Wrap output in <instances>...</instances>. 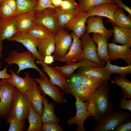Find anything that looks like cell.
Here are the masks:
<instances>
[{"mask_svg": "<svg viewBox=\"0 0 131 131\" xmlns=\"http://www.w3.org/2000/svg\"><path fill=\"white\" fill-rule=\"evenodd\" d=\"M110 91L107 82L102 81L87 101H89L87 110L97 121L113 112V106L109 99Z\"/></svg>", "mask_w": 131, "mask_h": 131, "instance_id": "6da1fadb", "label": "cell"}, {"mask_svg": "<svg viewBox=\"0 0 131 131\" xmlns=\"http://www.w3.org/2000/svg\"><path fill=\"white\" fill-rule=\"evenodd\" d=\"M35 59L31 53L28 50L22 52H19L16 50H13L10 52L5 60L8 65L16 64L18 66V69L15 73L18 75L22 70L30 68L37 70L40 75L42 76L45 75L46 74L36 64Z\"/></svg>", "mask_w": 131, "mask_h": 131, "instance_id": "7a4b0ae2", "label": "cell"}, {"mask_svg": "<svg viewBox=\"0 0 131 131\" xmlns=\"http://www.w3.org/2000/svg\"><path fill=\"white\" fill-rule=\"evenodd\" d=\"M32 104L26 95L16 88L13 90L11 107L8 116L14 117L20 121L26 120Z\"/></svg>", "mask_w": 131, "mask_h": 131, "instance_id": "3957f363", "label": "cell"}, {"mask_svg": "<svg viewBox=\"0 0 131 131\" xmlns=\"http://www.w3.org/2000/svg\"><path fill=\"white\" fill-rule=\"evenodd\" d=\"M131 116L129 112L118 110L108 114L100 120L93 131H112L119 125L127 121Z\"/></svg>", "mask_w": 131, "mask_h": 131, "instance_id": "277c9868", "label": "cell"}, {"mask_svg": "<svg viewBox=\"0 0 131 131\" xmlns=\"http://www.w3.org/2000/svg\"><path fill=\"white\" fill-rule=\"evenodd\" d=\"M33 80L39 83L38 88L43 95H48L55 103L62 104L66 102L61 89L51 83L46 74L42 76L40 75L38 78Z\"/></svg>", "mask_w": 131, "mask_h": 131, "instance_id": "5b68a950", "label": "cell"}, {"mask_svg": "<svg viewBox=\"0 0 131 131\" xmlns=\"http://www.w3.org/2000/svg\"><path fill=\"white\" fill-rule=\"evenodd\" d=\"M34 17L35 24L45 26L54 35L62 28L59 25L55 8H48L40 12H35Z\"/></svg>", "mask_w": 131, "mask_h": 131, "instance_id": "8992f818", "label": "cell"}, {"mask_svg": "<svg viewBox=\"0 0 131 131\" xmlns=\"http://www.w3.org/2000/svg\"><path fill=\"white\" fill-rule=\"evenodd\" d=\"M55 49L52 54L54 60L59 61L64 57L69 50L73 39L71 34L61 28L56 34L54 35Z\"/></svg>", "mask_w": 131, "mask_h": 131, "instance_id": "52a82bcc", "label": "cell"}, {"mask_svg": "<svg viewBox=\"0 0 131 131\" xmlns=\"http://www.w3.org/2000/svg\"><path fill=\"white\" fill-rule=\"evenodd\" d=\"M73 96L76 99L75 103L76 108V113L75 116L70 118L66 121L68 125L73 124H76L77 125V131H85L86 130L84 126V121L89 117H93V115L87 110L89 101L85 102L80 100L75 95Z\"/></svg>", "mask_w": 131, "mask_h": 131, "instance_id": "ba28073f", "label": "cell"}, {"mask_svg": "<svg viewBox=\"0 0 131 131\" xmlns=\"http://www.w3.org/2000/svg\"><path fill=\"white\" fill-rule=\"evenodd\" d=\"M7 40L21 43L31 53L36 59L44 62V58L40 55L37 49L40 40L33 38L25 32H17Z\"/></svg>", "mask_w": 131, "mask_h": 131, "instance_id": "9c48e42d", "label": "cell"}, {"mask_svg": "<svg viewBox=\"0 0 131 131\" xmlns=\"http://www.w3.org/2000/svg\"><path fill=\"white\" fill-rule=\"evenodd\" d=\"M81 38L83 49L82 58L87 59L95 63L98 66L104 67L105 66L104 62L100 60L97 55V45L89 34L85 33Z\"/></svg>", "mask_w": 131, "mask_h": 131, "instance_id": "30bf717a", "label": "cell"}, {"mask_svg": "<svg viewBox=\"0 0 131 131\" xmlns=\"http://www.w3.org/2000/svg\"><path fill=\"white\" fill-rule=\"evenodd\" d=\"M15 87L5 81L0 88V118L8 116L12 102L13 91Z\"/></svg>", "mask_w": 131, "mask_h": 131, "instance_id": "8fae6325", "label": "cell"}, {"mask_svg": "<svg viewBox=\"0 0 131 131\" xmlns=\"http://www.w3.org/2000/svg\"><path fill=\"white\" fill-rule=\"evenodd\" d=\"M131 47L128 44L120 45L114 43H108L107 51L110 60L121 58L124 60L128 65H131Z\"/></svg>", "mask_w": 131, "mask_h": 131, "instance_id": "7c38bea8", "label": "cell"}, {"mask_svg": "<svg viewBox=\"0 0 131 131\" xmlns=\"http://www.w3.org/2000/svg\"><path fill=\"white\" fill-rule=\"evenodd\" d=\"M103 17L98 16L89 17L86 22V33H99L108 40L113 35V30L108 29L105 27L103 23Z\"/></svg>", "mask_w": 131, "mask_h": 131, "instance_id": "4fadbf2b", "label": "cell"}, {"mask_svg": "<svg viewBox=\"0 0 131 131\" xmlns=\"http://www.w3.org/2000/svg\"><path fill=\"white\" fill-rule=\"evenodd\" d=\"M36 63L42 66L43 70L49 76L50 82L52 84L58 86L64 94L67 93L66 80L55 68L49 66L44 62L37 60Z\"/></svg>", "mask_w": 131, "mask_h": 131, "instance_id": "5bb4252c", "label": "cell"}, {"mask_svg": "<svg viewBox=\"0 0 131 131\" xmlns=\"http://www.w3.org/2000/svg\"><path fill=\"white\" fill-rule=\"evenodd\" d=\"M12 75L11 78L5 79L6 82L13 85L22 93L25 95L27 91L32 90L33 86V79L28 72H25V77L22 78L18 76L12 69L9 70Z\"/></svg>", "mask_w": 131, "mask_h": 131, "instance_id": "9a60e30c", "label": "cell"}, {"mask_svg": "<svg viewBox=\"0 0 131 131\" xmlns=\"http://www.w3.org/2000/svg\"><path fill=\"white\" fill-rule=\"evenodd\" d=\"M71 34L73 40L69 51L59 60L60 62L65 63L66 64L80 60L83 53L81 40L73 32Z\"/></svg>", "mask_w": 131, "mask_h": 131, "instance_id": "2e32d148", "label": "cell"}, {"mask_svg": "<svg viewBox=\"0 0 131 131\" xmlns=\"http://www.w3.org/2000/svg\"><path fill=\"white\" fill-rule=\"evenodd\" d=\"M118 8L115 3H106L93 7L86 12L89 17L94 16L105 17L113 20L114 14Z\"/></svg>", "mask_w": 131, "mask_h": 131, "instance_id": "e0dca14e", "label": "cell"}, {"mask_svg": "<svg viewBox=\"0 0 131 131\" xmlns=\"http://www.w3.org/2000/svg\"><path fill=\"white\" fill-rule=\"evenodd\" d=\"M88 18L86 12H81L67 23L64 28H66L72 30V32L80 38L86 32L85 24Z\"/></svg>", "mask_w": 131, "mask_h": 131, "instance_id": "ac0fdd59", "label": "cell"}, {"mask_svg": "<svg viewBox=\"0 0 131 131\" xmlns=\"http://www.w3.org/2000/svg\"><path fill=\"white\" fill-rule=\"evenodd\" d=\"M77 73L81 75L102 81L107 82L110 77V74L106 72L104 67L98 66H82L77 69Z\"/></svg>", "mask_w": 131, "mask_h": 131, "instance_id": "d6986e66", "label": "cell"}, {"mask_svg": "<svg viewBox=\"0 0 131 131\" xmlns=\"http://www.w3.org/2000/svg\"><path fill=\"white\" fill-rule=\"evenodd\" d=\"M35 10L15 15V23L17 32H25L35 23Z\"/></svg>", "mask_w": 131, "mask_h": 131, "instance_id": "ffe728a7", "label": "cell"}, {"mask_svg": "<svg viewBox=\"0 0 131 131\" xmlns=\"http://www.w3.org/2000/svg\"><path fill=\"white\" fill-rule=\"evenodd\" d=\"M84 66H98L91 61L82 58L79 62L71 63L61 66H56L55 67L67 79L73 73L75 70Z\"/></svg>", "mask_w": 131, "mask_h": 131, "instance_id": "44dd1931", "label": "cell"}, {"mask_svg": "<svg viewBox=\"0 0 131 131\" xmlns=\"http://www.w3.org/2000/svg\"><path fill=\"white\" fill-rule=\"evenodd\" d=\"M15 15L0 19V40L3 41L10 38L16 32Z\"/></svg>", "mask_w": 131, "mask_h": 131, "instance_id": "7402d4cb", "label": "cell"}, {"mask_svg": "<svg viewBox=\"0 0 131 131\" xmlns=\"http://www.w3.org/2000/svg\"><path fill=\"white\" fill-rule=\"evenodd\" d=\"M33 83V89L26 92L25 95L35 110L41 116L43 110V96L38 89L37 82L34 80Z\"/></svg>", "mask_w": 131, "mask_h": 131, "instance_id": "603a6c76", "label": "cell"}, {"mask_svg": "<svg viewBox=\"0 0 131 131\" xmlns=\"http://www.w3.org/2000/svg\"><path fill=\"white\" fill-rule=\"evenodd\" d=\"M91 38L97 45V53L98 58L103 62L109 60L107 51L108 40L98 33H93Z\"/></svg>", "mask_w": 131, "mask_h": 131, "instance_id": "cb8c5ba5", "label": "cell"}, {"mask_svg": "<svg viewBox=\"0 0 131 131\" xmlns=\"http://www.w3.org/2000/svg\"><path fill=\"white\" fill-rule=\"evenodd\" d=\"M114 37L112 41L122 45L131 46V29L124 28L112 25Z\"/></svg>", "mask_w": 131, "mask_h": 131, "instance_id": "d4e9b609", "label": "cell"}, {"mask_svg": "<svg viewBox=\"0 0 131 131\" xmlns=\"http://www.w3.org/2000/svg\"><path fill=\"white\" fill-rule=\"evenodd\" d=\"M54 35L52 34L40 40L37 46L38 52L43 58L52 55L55 49Z\"/></svg>", "mask_w": 131, "mask_h": 131, "instance_id": "484cf974", "label": "cell"}, {"mask_svg": "<svg viewBox=\"0 0 131 131\" xmlns=\"http://www.w3.org/2000/svg\"><path fill=\"white\" fill-rule=\"evenodd\" d=\"M43 105L44 106L42 115L41 116L43 123H58L60 120L55 115L54 112V106L52 102L49 103L45 96L43 95Z\"/></svg>", "mask_w": 131, "mask_h": 131, "instance_id": "4316f807", "label": "cell"}, {"mask_svg": "<svg viewBox=\"0 0 131 131\" xmlns=\"http://www.w3.org/2000/svg\"><path fill=\"white\" fill-rule=\"evenodd\" d=\"M130 15L126 16L124 9L118 8L113 16V20H108L112 25L120 27L131 29V18Z\"/></svg>", "mask_w": 131, "mask_h": 131, "instance_id": "83f0119b", "label": "cell"}, {"mask_svg": "<svg viewBox=\"0 0 131 131\" xmlns=\"http://www.w3.org/2000/svg\"><path fill=\"white\" fill-rule=\"evenodd\" d=\"M56 9L59 25L62 28H64L67 23L81 13L77 8L73 10L67 11L59 7L56 8Z\"/></svg>", "mask_w": 131, "mask_h": 131, "instance_id": "f1b7e54d", "label": "cell"}, {"mask_svg": "<svg viewBox=\"0 0 131 131\" xmlns=\"http://www.w3.org/2000/svg\"><path fill=\"white\" fill-rule=\"evenodd\" d=\"M28 119L29 126L26 131H41L42 124L41 116L32 105L30 109Z\"/></svg>", "mask_w": 131, "mask_h": 131, "instance_id": "f546056e", "label": "cell"}, {"mask_svg": "<svg viewBox=\"0 0 131 131\" xmlns=\"http://www.w3.org/2000/svg\"><path fill=\"white\" fill-rule=\"evenodd\" d=\"M25 32L33 38L39 40L43 39L48 36L53 34L45 26L36 24Z\"/></svg>", "mask_w": 131, "mask_h": 131, "instance_id": "4dcf8cb0", "label": "cell"}, {"mask_svg": "<svg viewBox=\"0 0 131 131\" xmlns=\"http://www.w3.org/2000/svg\"><path fill=\"white\" fill-rule=\"evenodd\" d=\"M111 82L119 86L121 88L123 97L131 99V82L125 77L116 76Z\"/></svg>", "mask_w": 131, "mask_h": 131, "instance_id": "1f68e13d", "label": "cell"}, {"mask_svg": "<svg viewBox=\"0 0 131 131\" xmlns=\"http://www.w3.org/2000/svg\"><path fill=\"white\" fill-rule=\"evenodd\" d=\"M93 91L82 84L68 90L67 93L73 95H75L81 101H87L91 95Z\"/></svg>", "mask_w": 131, "mask_h": 131, "instance_id": "d6a6232c", "label": "cell"}, {"mask_svg": "<svg viewBox=\"0 0 131 131\" xmlns=\"http://www.w3.org/2000/svg\"><path fill=\"white\" fill-rule=\"evenodd\" d=\"M109 60L106 62V65L104 67V69L110 74H118L125 77L128 74H131V64L125 66H120L112 64Z\"/></svg>", "mask_w": 131, "mask_h": 131, "instance_id": "836d02e7", "label": "cell"}, {"mask_svg": "<svg viewBox=\"0 0 131 131\" xmlns=\"http://www.w3.org/2000/svg\"><path fill=\"white\" fill-rule=\"evenodd\" d=\"M77 9L80 12H86L91 7L106 3H115L114 0H78Z\"/></svg>", "mask_w": 131, "mask_h": 131, "instance_id": "e575fe53", "label": "cell"}, {"mask_svg": "<svg viewBox=\"0 0 131 131\" xmlns=\"http://www.w3.org/2000/svg\"><path fill=\"white\" fill-rule=\"evenodd\" d=\"M17 9L16 15L35 10L38 0L30 1L26 0H16Z\"/></svg>", "mask_w": 131, "mask_h": 131, "instance_id": "d590c367", "label": "cell"}, {"mask_svg": "<svg viewBox=\"0 0 131 131\" xmlns=\"http://www.w3.org/2000/svg\"><path fill=\"white\" fill-rule=\"evenodd\" d=\"M6 119L7 123L10 124L8 131H24L25 130V120L19 121L11 116H8Z\"/></svg>", "mask_w": 131, "mask_h": 131, "instance_id": "8d00e7d4", "label": "cell"}, {"mask_svg": "<svg viewBox=\"0 0 131 131\" xmlns=\"http://www.w3.org/2000/svg\"><path fill=\"white\" fill-rule=\"evenodd\" d=\"M81 84L94 91L102 81L100 80L81 75Z\"/></svg>", "mask_w": 131, "mask_h": 131, "instance_id": "74e56055", "label": "cell"}, {"mask_svg": "<svg viewBox=\"0 0 131 131\" xmlns=\"http://www.w3.org/2000/svg\"><path fill=\"white\" fill-rule=\"evenodd\" d=\"M82 76L77 73H74L66 80L67 91L68 90L81 84Z\"/></svg>", "mask_w": 131, "mask_h": 131, "instance_id": "f35d334b", "label": "cell"}, {"mask_svg": "<svg viewBox=\"0 0 131 131\" xmlns=\"http://www.w3.org/2000/svg\"><path fill=\"white\" fill-rule=\"evenodd\" d=\"M78 6L75 0H63L60 8L64 10L71 11L77 9Z\"/></svg>", "mask_w": 131, "mask_h": 131, "instance_id": "ab89813d", "label": "cell"}, {"mask_svg": "<svg viewBox=\"0 0 131 131\" xmlns=\"http://www.w3.org/2000/svg\"><path fill=\"white\" fill-rule=\"evenodd\" d=\"M63 128L58 123H43L41 131H63Z\"/></svg>", "mask_w": 131, "mask_h": 131, "instance_id": "60d3db41", "label": "cell"}, {"mask_svg": "<svg viewBox=\"0 0 131 131\" xmlns=\"http://www.w3.org/2000/svg\"><path fill=\"white\" fill-rule=\"evenodd\" d=\"M0 13L2 18L10 17L16 15V13L8 6L6 0L0 6Z\"/></svg>", "mask_w": 131, "mask_h": 131, "instance_id": "b9f144b4", "label": "cell"}, {"mask_svg": "<svg viewBox=\"0 0 131 131\" xmlns=\"http://www.w3.org/2000/svg\"><path fill=\"white\" fill-rule=\"evenodd\" d=\"M48 8L56 9L55 7L51 3L49 0H38V4L35 9V12H40Z\"/></svg>", "mask_w": 131, "mask_h": 131, "instance_id": "7bdbcfd3", "label": "cell"}, {"mask_svg": "<svg viewBox=\"0 0 131 131\" xmlns=\"http://www.w3.org/2000/svg\"><path fill=\"white\" fill-rule=\"evenodd\" d=\"M114 131H131V120L130 118L122 123L114 130Z\"/></svg>", "mask_w": 131, "mask_h": 131, "instance_id": "ee69618b", "label": "cell"}, {"mask_svg": "<svg viewBox=\"0 0 131 131\" xmlns=\"http://www.w3.org/2000/svg\"><path fill=\"white\" fill-rule=\"evenodd\" d=\"M125 97H123L119 106L122 109H126L131 111V99L126 100Z\"/></svg>", "mask_w": 131, "mask_h": 131, "instance_id": "f6af8a7d", "label": "cell"}, {"mask_svg": "<svg viewBox=\"0 0 131 131\" xmlns=\"http://www.w3.org/2000/svg\"><path fill=\"white\" fill-rule=\"evenodd\" d=\"M114 3L116 4L118 8L124 9L131 16V9L130 8L125 5L122 0H114Z\"/></svg>", "mask_w": 131, "mask_h": 131, "instance_id": "bcb514c9", "label": "cell"}, {"mask_svg": "<svg viewBox=\"0 0 131 131\" xmlns=\"http://www.w3.org/2000/svg\"><path fill=\"white\" fill-rule=\"evenodd\" d=\"M8 7L16 13L17 9V4L16 0H6Z\"/></svg>", "mask_w": 131, "mask_h": 131, "instance_id": "7dc6e473", "label": "cell"}, {"mask_svg": "<svg viewBox=\"0 0 131 131\" xmlns=\"http://www.w3.org/2000/svg\"><path fill=\"white\" fill-rule=\"evenodd\" d=\"M7 67H5L2 70L0 71V79H8L11 78V74H8L7 71Z\"/></svg>", "mask_w": 131, "mask_h": 131, "instance_id": "c3c4849f", "label": "cell"}, {"mask_svg": "<svg viewBox=\"0 0 131 131\" xmlns=\"http://www.w3.org/2000/svg\"><path fill=\"white\" fill-rule=\"evenodd\" d=\"M51 3L56 8L60 7L63 0H49Z\"/></svg>", "mask_w": 131, "mask_h": 131, "instance_id": "681fc988", "label": "cell"}, {"mask_svg": "<svg viewBox=\"0 0 131 131\" xmlns=\"http://www.w3.org/2000/svg\"><path fill=\"white\" fill-rule=\"evenodd\" d=\"M44 62L48 64L52 63L54 61V59L52 55L47 56L44 58Z\"/></svg>", "mask_w": 131, "mask_h": 131, "instance_id": "f907efd6", "label": "cell"}, {"mask_svg": "<svg viewBox=\"0 0 131 131\" xmlns=\"http://www.w3.org/2000/svg\"><path fill=\"white\" fill-rule=\"evenodd\" d=\"M3 41L0 40V69L1 67V64L0 61V58L2 55V49Z\"/></svg>", "mask_w": 131, "mask_h": 131, "instance_id": "816d5d0a", "label": "cell"}, {"mask_svg": "<svg viewBox=\"0 0 131 131\" xmlns=\"http://www.w3.org/2000/svg\"><path fill=\"white\" fill-rule=\"evenodd\" d=\"M5 79H1V80H0V88L1 86L2 85V83L5 81Z\"/></svg>", "mask_w": 131, "mask_h": 131, "instance_id": "f5cc1de1", "label": "cell"}, {"mask_svg": "<svg viewBox=\"0 0 131 131\" xmlns=\"http://www.w3.org/2000/svg\"><path fill=\"white\" fill-rule=\"evenodd\" d=\"M6 0H0V6Z\"/></svg>", "mask_w": 131, "mask_h": 131, "instance_id": "db71d44e", "label": "cell"}, {"mask_svg": "<svg viewBox=\"0 0 131 131\" xmlns=\"http://www.w3.org/2000/svg\"><path fill=\"white\" fill-rule=\"evenodd\" d=\"M26 0L29 1H36L37 0Z\"/></svg>", "mask_w": 131, "mask_h": 131, "instance_id": "11a10c76", "label": "cell"}, {"mask_svg": "<svg viewBox=\"0 0 131 131\" xmlns=\"http://www.w3.org/2000/svg\"><path fill=\"white\" fill-rule=\"evenodd\" d=\"M2 16L0 13V19L2 18Z\"/></svg>", "mask_w": 131, "mask_h": 131, "instance_id": "9f6ffc18", "label": "cell"}]
</instances>
